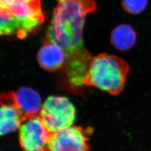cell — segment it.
I'll return each mask as SVG.
<instances>
[{"label":"cell","instance_id":"5b68a950","mask_svg":"<svg viewBox=\"0 0 151 151\" xmlns=\"http://www.w3.org/2000/svg\"><path fill=\"white\" fill-rule=\"evenodd\" d=\"M52 133L39 116L25 120L19 127V142L23 151H48Z\"/></svg>","mask_w":151,"mask_h":151},{"label":"cell","instance_id":"277c9868","mask_svg":"<svg viewBox=\"0 0 151 151\" xmlns=\"http://www.w3.org/2000/svg\"><path fill=\"white\" fill-rule=\"evenodd\" d=\"M92 128L71 126L52 133L48 143V151H90L88 137Z\"/></svg>","mask_w":151,"mask_h":151},{"label":"cell","instance_id":"52a82bcc","mask_svg":"<svg viewBox=\"0 0 151 151\" xmlns=\"http://www.w3.org/2000/svg\"><path fill=\"white\" fill-rule=\"evenodd\" d=\"M0 103L10 104L15 106L25 119L35 117L42 108L39 94L30 87H22L15 92L4 93L0 96Z\"/></svg>","mask_w":151,"mask_h":151},{"label":"cell","instance_id":"ba28073f","mask_svg":"<svg viewBox=\"0 0 151 151\" xmlns=\"http://www.w3.org/2000/svg\"><path fill=\"white\" fill-rule=\"evenodd\" d=\"M38 60L44 70L54 71L65 65L66 55L63 49L48 39L38 52Z\"/></svg>","mask_w":151,"mask_h":151},{"label":"cell","instance_id":"8fae6325","mask_svg":"<svg viewBox=\"0 0 151 151\" xmlns=\"http://www.w3.org/2000/svg\"><path fill=\"white\" fill-rule=\"evenodd\" d=\"M27 35L20 21L6 9L0 7V35H16L24 38Z\"/></svg>","mask_w":151,"mask_h":151},{"label":"cell","instance_id":"6da1fadb","mask_svg":"<svg viewBox=\"0 0 151 151\" xmlns=\"http://www.w3.org/2000/svg\"><path fill=\"white\" fill-rule=\"evenodd\" d=\"M48 39L63 49L67 72L80 75L86 72L91 55L85 49L83 30L87 15L95 11L94 0H57Z\"/></svg>","mask_w":151,"mask_h":151},{"label":"cell","instance_id":"30bf717a","mask_svg":"<svg viewBox=\"0 0 151 151\" xmlns=\"http://www.w3.org/2000/svg\"><path fill=\"white\" fill-rule=\"evenodd\" d=\"M137 39L134 29L128 24H120L111 32V43L120 51L126 52L132 48Z\"/></svg>","mask_w":151,"mask_h":151},{"label":"cell","instance_id":"9c48e42d","mask_svg":"<svg viewBox=\"0 0 151 151\" xmlns=\"http://www.w3.org/2000/svg\"><path fill=\"white\" fill-rule=\"evenodd\" d=\"M25 120L15 106L9 104L1 103L0 136L15 131Z\"/></svg>","mask_w":151,"mask_h":151},{"label":"cell","instance_id":"3957f363","mask_svg":"<svg viewBox=\"0 0 151 151\" xmlns=\"http://www.w3.org/2000/svg\"><path fill=\"white\" fill-rule=\"evenodd\" d=\"M76 110L64 96H51L44 103L39 117L50 133L71 127L75 120Z\"/></svg>","mask_w":151,"mask_h":151},{"label":"cell","instance_id":"7c38bea8","mask_svg":"<svg viewBox=\"0 0 151 151\" xmlns=\"http://www.w3.org/2000/svg\"><path fill=\"white\" fill-rule=\"evenodd\" d=\"M148 0H122L124 10L132 15H139L146 10Z\"/></svg>","mask_w":151,"mask_h":151},{"label":"cell","instance_id":"7a4b0ae2","mask_svg":"<svg viewBox=\"0 0 151 151\" xmlns=\"http://www.w3.org/2000/svg\"><path fill=\"white\" fill-rule=\"evenodd\" d=\"M129 72V67L123 59L103 53L92 57L83 85L116 96L124 90Z\"/></svg>","mask_w":151,"mask_h":151},{"label":"cell","instance_id":"8992f818","mask_svg":"<svg viewBox=\"0 0 151 151\" xmlns=\"http://www.w3.org/2000/svg\"><path fill=\"white\" fill-rule=\"evenodd\" d=\"M5 8L20 21L27 34L44 20L40 0H7Z\"/></svg>","mask_w":151,"mask_h":151}]
</instances>
